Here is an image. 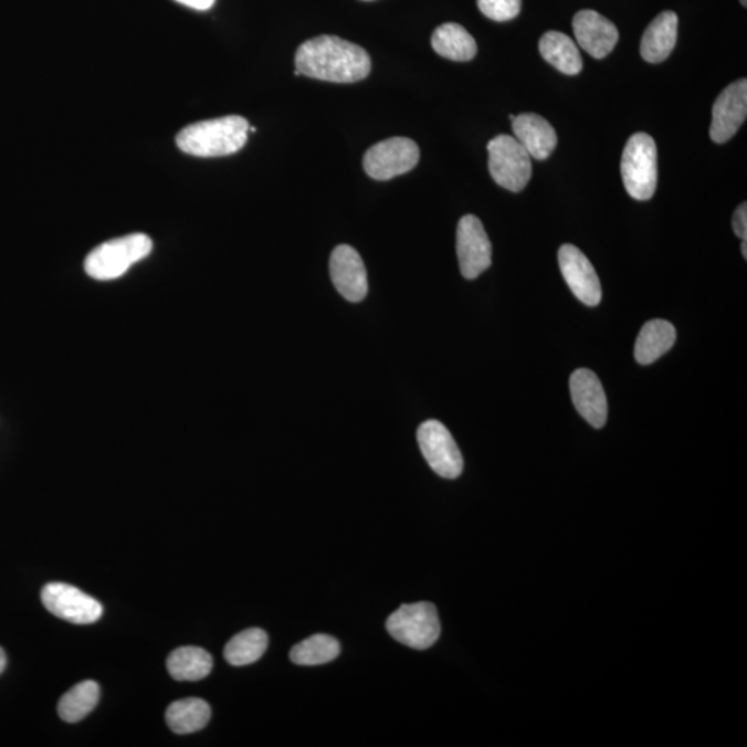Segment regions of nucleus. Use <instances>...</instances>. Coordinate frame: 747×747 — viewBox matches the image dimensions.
<instances>
[{
	"label": "nucleus",
	"instance_id": "obj_31",
	"mask_svg": "<svg viewBox=\"0 0 747 747\" xmlns=\"http://www.w3.org/2000/svg\"><path fill=\"white\" fill-rule=\"evenodd\" d=\"M741 7L746 8L747 7V0H740Z\"/></svg>",
	"mask_w": 747,
	"mask_h": 747
},
{
	"label": "nucleus",
	"instance_id": "obj_16",
	"mask_svg": "<svg viewBox=\"0 0 747 747\" xmlns=\"http://www.w3.org/2000/svg\"><path fill=\"white\" fill-rule=\"evenodd\" d=\"M515 139L525 148L532 158L544 161L557 147V131L540 115L520 114L513 120Z\"/></svg>",
	"mask_w": 747,
	"mask_h": 747
},
{
	"label": "nucleus",
	"instance_id": "obj_19",
	"mask_svg": "<svg viewBox=\"0 0 747 747\" xmlns=\"http://www.w3.org/2000/svg\"><path fill=\"white\" fill-rule=\"evenodd\" d=\"M547 63L565 75H578L583 70V59L574 40L558 31H548L538 43Z\"/></svg>",
	"mask_w": 747,
	"mask_h": 747
},
{
	"label": "nucleus",
	"instance_id": "obj_14",
	"mask_svg": "<svg viewBox=\"0 0 747 747\" xmlns=\"http://www.w3.org/2000/svg\"><path fill=\"white\" fill-rule=\"evenodd\" d=\"M574 32L580 48L598 60L611 54L619 41L617 25L595 10H581L575 15Z\"/></svg>",
	"mask_w": 747,
	"mask_h": 747
},
{
	"label": "nucleus",
	"instance_id": "obj_10",
	"mask_svg": "<svg viewBox=\"0 0 747 747\" xmlns=\"http://www.w3.org/2000/svg\"><path fill=\"white\" fill-rule=\"evenodd\" d=\"M457 256L461 274L466 280L480 277L492 265V244L482 222L474 215L460 219Z\"/></svg>",
	"mask_w": 747,
	"mask_h": 747
},
{
	"label": "nucleus",
	"instance_id": "obj_26",
	"mask_svg": "<svg viewBox=\"0 0 747 747\" xmlns=\"http://www.w3.org/2000/svg\"><path fill=\"white\" fill-rule=\"evenodd\" d=\"M477 8L487 19L504 23L520 13L522 0H477Z\"/></svg>",
	"mask_w": 747,
	"mask_h": 747
},
{
	"label": "nucleus",
	"instance_id": "obj_30",
	"mask_svg": "<svg viewBox=\"0 0 747 747\" xmlns=\"http://www.w3.org/2000/svg\"><path fill=\"white\" fill-rule=\"evenodd\" d=\"M741 255H744L745 260L747 257V240H741Z\"/></svg>",
	"mask_w": 747,
	"mask_h": 747
},
{
	"label": "nucleus",
	"instance_id": "obj_8",
	"mask_svg": "<svg viewBox=\"0 0 747 747\" xmlns=\"http://www.w3.org/2000/svg\"><path fill=\"white\" fill-rule=\"evenodd\" d=\"M422 455L439 476L455 480L464 470L463 454L448 428L436 420L425 421L417 431Z\"/></svg>",
	"mask_w": 747,
	"mask_h": 747
},
{
	"label": "nucleus",
	"instance_id": "obj_24",
	"mask_svg": "<svg viewBox=\"0 0 747 747\" xmlns=\"http://www.w3.org/2000/svg\"><path fill=\"white\" fill-rule=\"evenodd\" d=\"M269 645V636L261 629H249L241 631L228 642L224 648V659L232 666H246L263 656Z\"/></svg>",
	"mask_w": 747,
	"mask_h": 747
},
{
	"label": "nucleus",
	"instance_id": "obj_25",
	"mask_svg": "<svg viewBox=\"0 0 747 747\" xmlns=\"http://www.w3.org/2000/svg\"><path fill=\"white\" fill-rule=\"evenodd\" d=\"M339 653L338 640L327 634H315L296 644L291 650L290 657L299 666H317V664L335 661Z\"/></svg>",
	"mask_w": 747,
	"mask_h": 747
},
{
	"label": "nucleus",
	"instance_id": "obj_29",
	"mask_svg": "<svg viewBox=\"0 0 747 747\" xmlns=\"http://www.w3.org/2000/svg\"><path fill=\"white\" fill-rule=\"evenodd\" d=\"M4 667H7V653L0 648V674L3 673Z\"/></svg>",
	"mask_w": 747,
	"mask_h": 747
},
{
	"label": "nucleus",
	"instance_id": "obj_3",
	"mask_svg": "<svg viewBox=\"0 0 747 747\" xmlns=\"http://www.w3.org/2000/svg\"><path fill=\"white\" fill-rule=\"evenodd\" d=\"M152 251V241L147 234L134 233L107 241L87 255V276L98 282H112L123 277L136 263L145 260Z\"/></svg>",
	"mask_w": 747,
	"mask_h": 747
},
{
	"label": "nucleus",
	"instance_id": "obj_23",
	"mask_svg": "<svg viewBox=\"0 0 747 747\" xmlns=\"http://www.w3.org/2000/svg\"><path fill=\"white\" fill-rule=\"evenodd\" d=\"M101 688L95 681H82L62 696L59 702V716L67 723H78L96 707Z\"/></svg>",
	"mask_w": 747,
	"mask_h": 747
},
{
	"label": "nucleus",
	"instance_id": "obj_17",
	"mask_svg": "<svg viewBox=\"0 0 747 747\" xmlns=\"http://www.w3.org/2000/svg\"><path fill=\"white\" fill-rule=\"evenodd\" d=\"M678 18L674 12H663L648 25L641 40V56L648 63L664 62L677 43Z\"/></svg>",
	"mask_w": 747,
	"mask_h": 747
},
{
	"label": "nucleus",
	"instance_id": "obj_11",
	"mask_svg": "<svg viewBox=\"0 0 747 747\" xmlns=\"http://www.w3.org/2000/svg\"><path fill=\"white\" fill-rule=\"evenodd\" d=\"M560 272L576 298L587 306L600 305L602 290L600 278L589 257L578 246L565 244L558 252Z\"/></svg>",
	"mask_w": 747,
	"mask_h": 747
},
{
	"label": "nucleus",
	"instance_id": "obj_20",
	"mask_svg": "<svg viewBox=\"0 0 747 747\" xmlns=\"http://www.w3.org/2000/svg\"><path fill=\"white\" fill-rule=\"evenodd\" d=\"M432 48L439 56L453 62H470L477 53L474 36L463 25L448 23L438 27L432 35Z\"/></svg>",
	"mask_w": 747,
	"mask_h": 747
},
{
	"label": "nucleus",
	"instance_id": "obj_13",
	"mask_svg": "<svg viewBox=\"0 0 747 747\" xmlns=\"http://www.w3.org/2000/svg\"><path fill=\"white\" fill-rule=\"evenodd\" d=\"M329 274L338 293L346 301L361 302L368 293L367 271L359 252L350 245H338L329 257Z\"/></svg>",
	"mask_w": 747,
	"mask_h": 747
},
{
	"label": "nucleus",
	"instance_id": "obj_15",
	"mask_svg": "<svg viewBox=\"0 0 747 747\" xmlns=\"http://www.w3.org/2000/svg\"><path fill=\"white\" fill-rule=\"evenodd\" d=\"M570 393L576 410L591 427L602 428L608 419L607 394L602 383L591 370L580 368L570 377Z\"/></svg>",
	"mask_w": 747,
	"mask_h": 747
},
{
	"label": "nucleus",
	"instance_id": "obj_1",
	"mask_svg": "<svg viewBox=\"0 0 747 747\" xmlns=\"http://www.w3.org/2000/svg\"><path fill=\"white\" fill-rule=\"evenodd\" d=\"M295 75L354 84L367 78L371 59L365 49L343 38L322 35L302 43L295 54Z\"/></svg>",
	"mask_w": 747,
	"mask_h": 747
},
{
	"label": "nucleus",
	"instance_id": "obj_12",
	"mask_svg": "<svg viewBox=\"0 0 747 747\" xmlns=\"http://www.w3.org/2000/svg\"><path fill=\"white\" fill-rule=\"evenodd\" d=\"M747 117V81L734 82L719 93L713 106L711 137L723 145L733 139Z\"/></svg>",
	"mask_w": 747,
	"mask_h": 747
},
{
	"label": "nucleus",
	"instance_id": "obj_22",
	"mask_svg": "<svg viewBox=\"0 0 747 747\" xmlns=\"http://www.w3.org/2000/svg\"><path fill=\"white\" fill-rule=\"evenodd\" d=\"M167 667L175 680L200 681L212 672L213 659L202 648L181 646L170 653Z\"/></svg>",
	"mask_w": 747,
	"mask_h": 747
},
{
	"label": "nucleus",
	"instance_id": "obj_2",
	"mask_svg": "<svg viewBox=\"0 0 747 747\" xmlns=\"http://www.w3.org/2000/svg\"><path fill=\"white\" fill-rule=\"evenodd\" d=\"M249 134V120L240 115H228L186 126L176 136V145L194 157H227L245 146Z\"/></svg>",
	"mask_w": 747,
	"mask_h": 747
},
{
	"label": "nucleus",
	"instance_id": "obj_27",
	"mask_svg": "<svg viewBox=\"0 0 747 747\" xmlns=\"http://www.w3.org/2000/svg\"><path fill=\"white\" fill-rule=\"evenodd\" d=\"M734 232L741 240H747V206L746 202L738 207L733 219Z\"/></svg>",
	"mask_w": 747,
	"mask_h": 747
},
{
	"label": "nucleus",
	"instance_id": "obj_6",
	"mask_svg": "<svg viewBox=\"0 0 747 747\" xmlns=\"http://www.w3.org/2000/svg\"><path fill=\"white\" fill-rule=\"evenodd\" d=\"M488 170L498 186L513 193L524 190L532 178V157L513 136L499 135L487 145Z\"/></svg>",
	"mask_w": 747,
	"mask_h": 747
},
{
	"label": "nucleus",
	"instance_id": "obj_21",
	"mask_svg": "<svg viewBox=\"0 0 747 747\" xmlns=\"http://www.w3.org/2000/svg\"><path fill=\"white\" fill-rule=\"evenodd\" d=\"M167 724L175 734H193L207 727L211 719V707L200 697L176 701L168 707Z\"/></svg>",
	"mask_w": 747,
	"mask_h": 747
},
{
	"label": "nucleus",
	"instance_id": "obj_18",
	"mask_svg": "<svg viewBox=\"0 0 747 747\" xmlns=\"http://www.w3.org/2000/svg\"><path fill=\"white\" fill-rule=\"evenodd\" d=\"M677 333L672 323L666 320H651L641 328L636 338L634 356L642 366L652 365L673 348Z\"/></svg>",
	"mask_w": 747,
	"mask_h": 747
},
{
	"label": "nucleus",
	"instance_id": "obj_28",
	"mask_svg": "<svg viewBox=\"0 0 747 747\" xmlns=\"http://www.w3.org/2000/svg\"><path fill=\"white\" fill-rule=\"evenodd\" d=\"M175 2L183 4V7L204 12V10H210L213 4H215L217 0H175Z\"/></svg>",
	"mask_w": 747,
	"mask_h": 747
},
{
	"label": "nucleus",
	"instance_id": "obj_7",
	"mask_svg": "<svg viewBox=\"0 0 747 747\" xmlns=\"http://www.w3.org/2000/svg\"><path fill=\"white\" fill-rule=\"evenodd\" d=\"M420 161V148L409 137H391L368 148L362 167L370 178L391 180L410 172Z\"/></svg>",
	"mask_w": 747,
	"mask_h": 747
},
{
	"label": "nucleus",
	"instance_id": "obj_4",
	"mask_svg": "<svg viewBox=\"0 0 747 747\" xmlns=\"http://www.w3.org/2000/svg\"><path fill=\"white\" fill-rule=\"evenodd\" d=\"M622 178L625 190L634 200H651L657 185L656 143L650 135L630 137L622 156Z\"/></svg>",
	"mask_w": 747,
	"mask_h": 747
},
{
	"label": "nucleus",
	"instance_id": "obj_9",
	"mask_svg": "<svg viewBox=\"0 0 747 747\" xmlns=\"http://www.w3.org/2000/svg\"><path fill=\"white\" fill-rule=\"evenodd\" d=\"M42 602L54 617L70 623L92 624L103 614L101 602L70 585H46L42 590Z\"/></svg>",
	"mask_w": 747,
	"mask_h": 747
},
{
	"label": "nucleus",
	"instance_id": "obj_5",
	"mask_svg": "<svg viewBox=\"0 0 747 747\" xmlns=\"http://www.w3.org/2000/svg\"><path fill=\"white\" fill-rule=\"evenodd\" d=\"M388 633L413 650L424 651L441 636V620L431 602L406 603L387 620Z\"/></svg>",
	"mask_w": 747,
	"mask_h": 747
}]
</instances>
